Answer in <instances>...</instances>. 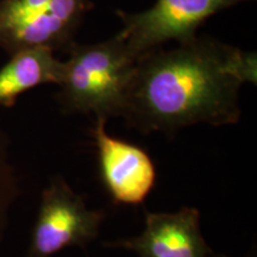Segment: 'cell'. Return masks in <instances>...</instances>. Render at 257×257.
<instances>
[{"mask_svg":"<svg viewBox=\"0 0 257 257\" xmlns=\"http://www.w3.org/2000/svg\"><path fill=\"white\" fill-rule=\"evenodd\" d=\"M63 62L47 48H31L12 54L0 69V107H11L21 94L46 83L60 85Z\"/></svg>","mask_w":257,"mask_h":257,"instance_id":"cell-8","label":"cell"},{"mask_svg":"<svg viewBox=\"0 0 257 257\" xmlns=\"http://www.w3.org/2000/svg\"><path fill=\"white\" fill-rule=\"evenodd\" d=\"M136 62L119 35L96 44H70L59 85L64 110L106 121L121 115Z\"/></svg>","mask_w":257,"mask_h":257,"instance_id":"cell-2","label":"cell"},{"mask_svg":"<svg viewBox=\"0 0 257 257\" xmlns=\"http://www.w3.org/2000/svg\"><path fill=\"white\" fill-rule=\"evenodd\" d=\"M106 120L93 128L102 185L118 205H141L156 182V168L146 150L106 131Z\"/></svg>","mask_w":257,"mask_h":257,"instance_id":"cell-6","label":"cell"},{"mask_svg":"<svg viewBox=\"0 0 257 257\" xmlns=\"http://www.w3.org/2000/svg\"><path fill=\"white\" fill-rule=\"evenodd\" d=\"M256 79L255 54L195 37L137 60L121 117L144 134L234 124L240 117L239 89Z\"/></svg>","mask_w":257,"mask_h":257,"instance_id":"cell-1","label":"cell"},{"mask_svg":"<svg viewBox=\"0 0 257 257\" xmlns=\"http://www.w3.org/2000/svg\"><path fill=\"white\" fill-rule=\"evenodd\" d=\"M104 213L87 207L62 178L42 193L28 257H51L70 246L85 248L98 237Z\"/></svg>","mask_w":257,"mask_h":257,"instance_id":"cell-5","label":"cell"},{"mask_svg":"<svg viewBox=\"0 0 257 257\" xmlns=\"http://www.w3.org/2000/svg\"><path fill=\"white\" fill-rule=\"evenodd\" d=\"M89 8V0H0V47L11 55L69 47Z\"/></svg>","mask_w":257,"mask_h":257,"instance_id":"cell-3","label":"cell"},{"mask_svg":"<svg viewBox=\"0 0 257 257\" xmlns=\"http://www.w3.org/2000/svg\"><path fill=\"white\" fill-rule=\"evenodd\" d=\"M242 2L245 0H156L138 14L117 12L124 24L118 35L138 60L166 42L194 40L206 19Z\"/></svg>","mask_w":257,"mask_h":257,"instance_id":"cell-4","label":"cell"},{"mask_svg":"<svg viewBox=\"0 0 257 257\" xmlns=\"http://www.w3.org/2000/svg\"><path fill=\"white\" fill-rule=\"evenodd\" d=\"M219 257H225V256H219Z\"/></svg>","mask_w":257,"mask_h":257,"instance_id":"cell-10","label":"cell"},{"mask_svg":"<svg viewBox=\"0 0 257 257\" xmlns=\"http://www.w3.org/2000/svg\"><path fill=\"white\" fill-rule=\"evenodd\" d=\"M15 182L12 176V170L6 157L5 144L3 136L0 134V238H2L3 230L5 227L6 214L10 204L14 199Z\"/></svg>","mask_w":257,"mask_h":257,"instance_id":"cell-9","label":"cell"},{"mask_svg":"<svg viewBox=\"0 0 257 257\" xmlns=\"http://www.w3.org/2000/svg\"><path fill=\"white\" fill-rule=\"evenodd\" d=\"M108 246L133 250L140 257H210V246L200 230L197 208L184 207L175 213H146V227L140 236Z\"/></svg>","mask_w":257,"mask_h":257,"instance_id":"cell-7","label":"cell"}]
</instances>
